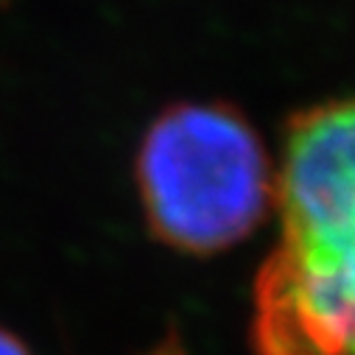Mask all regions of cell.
<instances>
[{"instance_id": "6da1fadb", "label": "cell", "mask_w": 355, "mask_h": 355, "mask_svg": "<svg viewBox=\"0 0 355 355\" xmlns=\"http://www.w3.org/2000/svg\"><path fill=\"white\" fill-rule=\"evenodd\" d=\"M280 241L252 294L254 355H355V104L297 121L275 168Z\"/></svg>"}, {"instance_id": "7a4b0ae2", "label": "cell", "mask_w": 355, "mask_h": 355, "mask_svg": "<svg viewBox=\"0 0 355 355\" xmlns=\"http://www.w3.org/2000/svg\"><path fill=\"white\" fill-rule=\"evenodd\" d=\"M135 180L151 235L182 254L246 241L275 207V165L241 110L221 101L165 107L146 129Z\"/></svg>"}, {"instance_id": "3957f363", "label": "cell", "mask_w": 355, "mask_h": 355, "mask_svg": "<svg viewBox=\"0 0 355 355\" xmlns=\"http://www.w3.org/2000/svg\"><path fill=\"white\" fill-rule=\"evenodd\" d=\"M0 355H31V349L26 347V341L17 333L0 327Z\"/></svg>"}, {"instance_id": "277c9868", "label": "cell", "mask_w": 355, "mask_h": 355, "mask_svg": "<svg viewBox=\"0 0 355 355\" xmlns=\"http://www.w3.org/2000/svg\"><path fill=\"white\" fill-rule=\"evenodd\" d=\"M148 355H185V352H182L180 347H176L173 341H162V344H159L157 349H151Z\"/></svg>"}]
</instances>
